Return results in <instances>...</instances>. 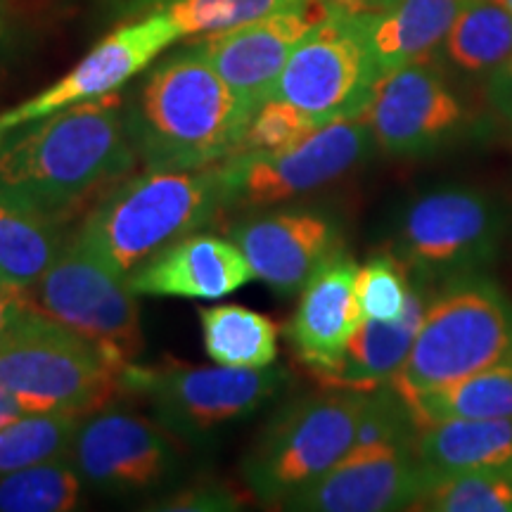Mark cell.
<instances>
[{
	"instance_id": "2",
	"label": "cell",
	"mask_w": 512,
	"mask_h": 512,
	"mask_svg": "<svg viewBox=\"0 0 512 512\" xmlns=\"http://www.w3.org/2000/svg\"><path fill=\"white\" fill-rule=\"evenodd\" d=\"M252 107L192 46L157 64L126 112L128 131L147 169H204L235 155Z\"/></svg>"
},
{
	"instance_id": "6",
	"label": "cell",
	"mask_w": 512,
	"mask_h": 512,
	"mask_svg": "<svg viewBox=\"0 0 512 512\" xmlns=\"http://www.w3.org/2000/svg\"><path fill=\"white\" fill-rule=\"evenodd\" d=\"M368 392L332 389L280 408L242 458V479L264 503H285L354 448Z\"/></svg>"
},
{
	"instance_id": "31",
	"label": "cell",
	"mask_w": 512,
	"mask_h": 512,
	"mask_svg": "<svg viewBox=\"0 0 512 512\" xmlns=\"http://www.w3.org/2000/svg\"><path fill=\"white\" fill-rule=\"evenodd\" d=\"M411 285V271L394 252L370 256L356 273V299L363 318H399L406 309Z\"/></svg>"
},
{
	"instance_id": "26",
	"label": "cell",
	"mask_w": 512,
	"mask_h": 512,
	"mask_svg": "<svg viewBox=\"0 0 512 512\" xmlns=\"http://www.w3.org/2000/svg\"><path fill=\"white\" fill-rule=\"evenodd\" d=\"M441 48L460 72L489 76L512 55V15L494 0H470Z\"/></svg>"
},
{
	"instance_id": "22",
	"label": "cell",
	"mask_w": 512,
	"mask_h": 512,
	"mask_svg": "<svg viewBox=\"0 0 512 512\" xmlns=\"http://www.w3.org/2000/svg\"><path fill=\"white\" fill-rule=\"evenodd\" d=\"M470 0H396L382 15L368 19L370 48L380 74L401 64L427 60Z\"/></svg>"
},
{
	"instance_id": "14",
	"label": "cell",
	"mask_w": 512,
	"mask_h": 512,
	"mask_svg": "<svg viewBox=\"0 0 512 512\" xmlns=\"http://www.w3.org/2000/svg\"><path fill=\"white\" fill-rule=\"evenodd\" d=\"M72 456L83 482L105 494L157 489L178 467L159 425L126 411H98L81 420Z\"/></svg>"
},
{
	"instance_id": "7",
	"label": "cell",
	"mask_w": 512,
	"mask_h": 512,
	"mask_svg": "<svg viewBox=\"0 0 512 512\" xmlns=\"http://www.w3.org/2000/svg\"><path fill=\"white\" fill-rule=\"evenodd\" d=\"M501 204L467 185L437 188L415 197L396 219L392 245L408 271L430 283L486 271L501 252Z\"/></svg>"
},
{
	"instance_id": "10",
	"label": "cell",
	"mask_w": 512,
	"mask_h": 512,
	"mask_svg": "<svg viewBox=\"0 0 512 512\" xmlns=\"http://www.w3.org/2000/svg\"><path fill=\"white\" fill-rule=\"evenodd\" d=\"M287 384L280 368L166 366L128 370V392L150 401L159 425L178 437L202 439L252 418Z\"/></svg>"
},
{
	"instance_id": "25",
	"label": "cell",
	"mask_w": 512,
	"mask_h": 512,
	"mask_svg": "<svg viewBox=\"0 0 512 512\" xmlns=\"http://www.w3.org/2000/svg\"><path fill=\"white\" fill-rule=\"evenodd\" d=\"M204 349L219 366L268 368L278 358L280 328L273 318L240 304L200 311Z\"/></svg>"
},
{
	"instance_id": "11",
	"label": "cell",
	"mask_w": 512,
	"mask_h": 512,
	"mask_svg": "<svg viewBox=\"0 0 512 512\" xmlns=\"http://www.w3.org/2000/svg\"><path fill=\"white\" fill-rule=\"evenodd\" d=\"M380 79L368 36V17L330 12L292 50L275 98L309 112L320 124L356 119Z\"/></svg>"
},
{
	"instance_id": "32",
	"label": "cell",
	"mask_w": 512,
	"mask_h": 512,
	"mask_svg": "<svg viewBox=\"0 0 512 512\" xmlns=\"http://www.w3.org/2000/svg\"><path fill=\"white\" fill-rule=\"evenodd\" d=\"M320 126L323 124L318 119H313L309 112L299 110L292 102L273 95L249 119L247 131L242 136L235 155L283 150V147H290L299 143V140L309 138Z\"/></svg>"
},
{
	"instance_id": "19",
	"label": "cell",
	"mask_w": 512,
	"mask_h": 512,
	"mask_svg": "<svg viewBox=\"0 0 512 512\" xmlns=\"http://www.w3.org/2000/svg\"><path fill=\"white\" fill-rule=\"evenodd\" d=\"M249 280H254V273L233 240L190 233L140 264L126 283L147 297L219 299Z\"/></svg>"
},
{
	"instance_id": "17",
	"label": "cell",
	"mask_w": 512,
	"mask_h": 512,
	"mask_svg": "<svg viewBox=\"0 0 512 512\" xmlns=\"http://www.w3.org/2000/svg\"><path fill=\"white\" fill-rule=\"evenodd\" d=\"M328 15L323 0H304L302 5L245 27L202 36L195 46L240 100L256 112L275 95L280 74L297 43Z\"/></svg>"
},
{
	"instance_id": "36",
	"label": "cell",
	"mask_w": 512,
	"mask_h": 512,
	"mask_svg": "<svg viewBox=\"0 0 512 512\" xmlns=\"http://www.w3.org/2000/svg\"><path fill=\"white\" fill-rule=\"evenodd\" d=\"M29 304L31 299L27 290H19V287L0 280V342L8 337L12 325L27 311Z\"/></svg>"
},
{
	"instance_id": "42",
	"label": "cell",
	"mask_w": 512,
	"mask_h": 512,
	"mask_svg": "<svg viewBox=\"0 0 512 512\" xmlns=\"http://www.w3.org/2000/svg\"><path fill=\"white\" fill-rule=\"evenodd\" d=\"M138 3H159V0H138Z\"/></svg>"
},
{
	"instance_id": "3",
	"label": "cell",
	"mask_w": 512,
	"mask_h": 512,
	"mask_svg": "<svg viewBox=\"0 0 512 512\" xmlns=\"http://www.w3.org/2000/svg\"><path fill=\"white\" fill-rule=\"evenodd\" d=\"M223 209L216 166L147 169L95 202L74 235L128 278L171 242L209 226Z\"/></svg>"
},
{
	"instance_id": "35",
	"label": "cell",
	"mask_w": 512,
	"mask_h": 512,
	"mask_svg": "<svg viewBox=\"0 0 512 512\" xmlns=\"http://www.w3.org/2000/svg\"><path fill=\"white\" fill-rule=\"evenodd\" d=\"M484 93L494 117L512 133V55L486 76Z\"/></svg>"
},
{
	"instance_id": "4",
	"label": "cell",
	"mask_w": 512,
	"mask_h": 512,
	"mask_svg": "<svg viewBox=\"0 0 512 512\" xmlns=\"http://www.w3.org/2000/svg\"><path fill=\"white\" fill-rule=\"evenodd\" d=\"M131 368L34 304L0 342V384L27 413L105 411L128 392Z\"/></svg>"
},
{
	"instance_id": "18",
	"label": "cell",
	"mask_w": 512,
	"mask_h": 512,
	"mask_svg": "<svg viewBox=\"0 0 512 512\" xmlns=\"http://www.w3.org/2000/svg\"><path fill=\"white\" fill-rule=\"evenodd\" d=\"M358 264L344 252L325 261L299 292L297 311L287 323L294 356L313 375L330 370L347 349L361 325L363 313L356 299Z\"/></svg>"
},
{
	"instance_id": "43",
	"label": "cell",
	"mask_w": 512,
	"mask_h": 512,
	"mask_svg": "<svg viewBox=\"0 0 512 512\" xmlns=\"http://www.w3.org/2000/svg\"><path fill=\"white\" fill-rule=\"evenodd\" d=\"M510 358H512V354H510Z\"/></svg>"
},
{
	"instance_id": "37",
	"label": "cell",
	"mask_w": 512,
	"mask_h": 512,
	"mask_svg": "<svg viewBox=\"0 0 512 512\" xmlns=\"http://www.w3.org/2000/svg\"><path fill=\"white\" fill-rule=\"evenodd\" d=\"M396 0H323V5L335 15L349 17H377L387 12Z\"/></svg>"
},
{
	"instance_id": "28",
	"label": "cell",
	"mask_w": 512,
	"mask_h": 512,
	"mask_svg": "<svg viewBox=\"0 0 512 512\" xmlns=\"http://www.w3.org/2000/svg\"><path fill=\"white\" fill-rule=\"evenodd\" d=\"M83 418L69 413H22L0 430V475L72 453Z\"/></svg>"
},
{
	"instance_id": "21",
	"label": "cell",
	"mask_w": 512,
	"mask_h": 512,
	"mask_svg": "<svg viewBox=\"0 0 512 512\" xmlns=\"http://www.w3.org/2000/svg\"><path fill=\"white\" fill-rule=\"evenodd\" d=\"M413 451L434 479L460 472L510 470L512 418L496 420H444L420 427Z\"/></svg>"
},
{
	"instance_id": "15",
	"label": "cell",
	"mask_w": 512,
	"mask_h": 512,
	"mask_svg": "<svg viewBox=\"0 0 512 512\" xmlns=\"http://www.w3.org/2000/svg\"><path fill=\"white\" fill-rule=\"evenodd\" d=\"M430 486L411 444L354 446L316 482L283 503L306 512H389L413 508Z\"/></svg>"
},
{
	"instance_id": "24",
	"label": "cell",
	"mask_w": 512,
	"mask_h": 512,
	"mask_svg": "<svg viewBox=\"0 0 512 512\" xmlns=\"http://www.w3.org/2000/svg\"><path fill=\"white\" fill-rule=\"evenodd\" d=\"M415 427L444 420L512 418V358L408 399Z\"/></svg>"
},
{
	"instance_id": "20",
	"label": "cell",
	"mask_w": 512,
	"mask_h": 512,
	"mask_svg": "<svg viewBox=\"0 0 512 512\" xmlns=\"http://www.w3.org/2000/svg\"><path fill=\"white\" fill-rule=\"evenodd\" d=\"M411 278V294H408L406 309L401 316L396 320L363 318L335 366L316 375L325 389L373 392L394 380V375L399 373L411 354L434 287H437L420 275L411 273Z\"/></svg>"
},
{
	"instance_id": "41",
	"label": "cell",
	"mask_w": 512,
	"mask_h": 512,
	"mask_svg": "<svg viewBox=\"0 0 512 512\" xmlns=\"http://www.w3.org/2000/svg\"><path fill=\"white\" fill-rule=\"evenodd\" d=\"M3 133H5V128L0 126V150H3Z\"/></svg>"
},
{
	"instance_id": "27",
	"label": "cell",
	"mask_w": 512,
	"mask_h": 512,
	"mask_svg": "<svg viewBox=\"0 0 512 512\" xmlns=\"http://www.w3.org/2000/svg\"><path fill=\"white\" fill-rule=\"evenodd\" d=\"M83 479L74 456L48 460L0 475L3 512H69L79 505Z\"/></svg>"
},
{
	"instance_id": "40",
	"label": "cell",
	"mask_w": 512,
	"mask_h": 512,
	"mask_svg": "<svg viewBox=\"0 0 512 512\" xmlns=\"http://www.w3.org/2000/svg\"><path fill=\"white\" fill-rule=\"evenodd\" d=\"M494 3L501 5V8H505L512 15V0H494Z\"/></svg>"
},
{
	"instance_id": "30",
	"label": "cell",
	"mask_w": 512,
	"mask_h": 512,
	"mask_svg": "<svg viewBox=\"0 0 512 512\" xmlns=\"http://www.w3.org/2000/svg\"><path fill=\"white\" fill-rule=\"evenodd\" d=\"M302 3L304 0H171L166 15L181 36H207L245 27Z\"/></svg>"
},
{
	"instance_id": "39",
	"label": "cell",
	"mask_w": 512,
	"mask_h": 512,
	"mask_svg": "<svg viewBox=\"0 0 512 512\" xmlns=\"http://www.w3.org/2000/svg\"><path fill=\"white\" fill-rule=\"evenodd\" d=\"M10 31V3L8 0H0V41Z\"/></svg>"
},
{
	"instance_id": "12",
	"label": "cell",
	"mask_w": 512,
	"mask_h": 512,
	"mask_svg": "<svg viewBox=\"0 0 512 512\" xmlns=\"http://www.w3.org/2000/svg\"><path fill=\"white\" fill-rule=\"evenodd\" d=\"M361 119L394 157H427L475 136L477 121L437 64L415 60L380 74Z\"/></svg>"
},
{
	"instance_id": "5",
	"label": "cell",
	"mask_w": 512,
	"mask_h": 512,
	"mask_svg": "<svg viewBox=\"0 0 512 512\" xmlns=\"http://www.w3.org/2000/svg\"><path fill=\"white\" fill-rule=\"evenodd\" d=\"M512 354V302L484 271L434 287L411 354L389 382L403 401L496 366Z\"/></svg>"
},
{
	"instance_id": "1",
	"label": "cell",
	"mask_w": 512,
	"mask_h": 512,
	"mask_svg": "<svg viewBox=\"0 0 512 512\" xmlns=\"http://www.w3.org/2000/svg\"><path fill=\"white\" fill-rule=\"evenodd\" d=\"M138 159L119 95L76 102L0 150V197L64 221L100 202Z\"/></svg>"
},
{
	"instance_id": "9",
	"label": "cell",
	"mask_w": 512,
	"mask_h": 512,
	"mask_svg": "<svg viewBox=\"0 0 512 512\" xmlns=\"http://www.w3.org/2000/svg\"><path fill=\"white\" fill-rule=\"evenodd\" d=\"M29 299L36 309L79 332L124 366L145 347L136 292L93 249L72 235Z\"/></svg>"
},
{
	"instance_id": "8",
	"label": "cell",
	"mask_w": 512,
	"mask_h": 512,
	"mask_svg": "<svg viewBox=\"0 0 512 512\" xmlns=\"http://www.w3.org/2000/svg\"><path fill=\"white\" fill-rule=\"evenodd\" d=\"M375 140L366 121L335 119L283 150L245 152L216 164L223 207L256 211L311 195L347 176L370 155Z\"/></svg>"
},
{
	"instance_id": "33",
	"label": "cell",
	"mask_w": 512,
	"mask_h": 512,
	"mask_svg": "<svg viewBox=\"0 0 512 512\" xmlns=\"http://www.w3.org/2000/svg\"><path fill=\"white\" fill-rule=\"evenodd\" d=\"M418 434L408 403L392 384H382L366 396L361 420H358L354 446L411 444Z\"/></svg>"
},
{
	"instance_id": "16",
	"label": "cell",
	"mask_w": 512,
	"mask_h": 512,
	"mask_svg": "<svg viewBox=\"0 0 512 512\" xmlns=\"http://www.w3.org/2000/svg\"><path fill=\"white\" fill-rule=\"evenodd\" d=\"M230 238L242 249L254 278L280 297L302 292L311 275L342 252L335 216L306 207L247 216L230 228Z\"/></svg>"
},
{
	"instance_id": "13",
	"label": "cell",
	"mask_w": 512,
	"mask_h": 512,
	"mask_svg": "<svg viewBox=\"0 0 512 512\" xmlns=\"http://www.w3.org/2000/svg\"><path fill=\"white\" fill-rule=\"evenodd\" d=\"M178 38H181V31L176 29L166 10L133 24H124L102 38L72 72L57 79L53 86L0 114V126L10 131V128L34 124L76 102L117 93L133 76L145 72L166 48L174 46Z\"/></svg>"
},
{
	"instance_id": "23",
	"label": "cell",
	"mask_w": 512,
	"mask_h": 512,
	"mask_svg": "<svg viewBox=\"0 0 512 512\" xmlns=\"http://www.w3.org/2000/svg\"><path fill=\"white\" fill-rule=\"evenodd\" d=\"M62 221L0 197V280L31 290L60 256Z\"/></svg>"
},
{
	"instance_id": "38",
	"label": "cell",
	"mask_w": 512,
	"mask_h": 512,
	"mask_svg": "<svg viewBox=\"0 0 512 512\" xmlns=\"http://www.w3.org/2000/svg\"><path fill=\"white\" fill-rule=\"evenodd\" d=\"M22 413H27L22 408V403H19L15 396L0 384V430H3L5 425H10L12 420H17Z\"/></svg>"
},
{
	"instance_id": "34",
	"label": "cell",
	"mask_w": 512,
	"mask_h": 512,
	"mask_svg": "<svg viewBox=\"0 0 512 512\" xmlns=\"http://www.w3.org/2000/svg\"><path fill=\"white\" fill-rule=\"evenodd\" d=\"M238 505V496L226 486L202 484L169 498L162 505V510H235Z\"/></svg>"
},
{
	"instance_id": "29",
	"label": "cell",
	"mask_w": 512,
	"mask_h": 512,
	"mask_svg": "<svg viewBox=\"0 0 512 512\" xmlns=\"http://www.w3.org/2000/svg\"><path fill=\"white\" fill-rule=\"evenodd\" d=\"M413 508L430 512H512V467L434 479Z\"/></svg>"
}]
</instances>
